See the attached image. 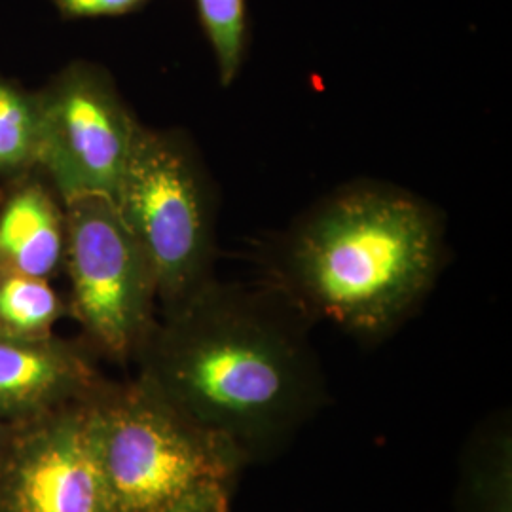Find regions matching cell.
<instances>
[{"instance_id":"1","label":"cell","mask_w":512,"mask_h":512,"mask_svg":"<svg viewBox=\"0 0 512 512\" xmlns=\"http://www.w3.org/2000/svg\"><path fill=\"white\" fill-rule=\"evenodd\" d=\"M311 325L266 281L215 277L158 317L137 374L247 467L279 454L327 401Z\"/></svg>"},{"instance_id":"2","label":"cell","mask_w":512,"mask_h":512,"mask_svg":"<svg viewBox=\"0 0 512 512\" xmlns=\"http://www.w3.org/2000/svg\"><path fill=\"white\" fill-rule=\"evenodd\" d=\"M266 283L311 323L372 344L403 327L446 260V220L397 184L359 179L332 190L272 239Z\"/></svg>"},{"instance_id":"3","label":"cell","mask_w":512,"mask_h":512,"mask_svg":"<svg viewBox=\"0 0 512 512\" xmlns=\"http://www.w3.org/2000/svg\"><path fill=\"white\" fill-rule=\"evenodd\" d=\"M110 512H160L209 484H234L243 461L145 380H105L92 397Z\"/></svg>"},{"instance_id":"4","label":"cell","mask_w":512,"mask_h":512,"mask_svg":"<svg viewBox=\"0 0 512 512\" xmlns=\"http://www.w3.org/2000/svg\"><path fill=\"white\" fill-rule=\"evenodd\" d=\"M114 203L154 268L160 315L215 279L219 190L186 131L141 126Z\"/></svg>"},{"instance_id":"5","label":"cell","mask_w":512,"mask_h":512,"mask_svg":"<svg viewBox=\"0 0 512 512\" xmlns=\"http://www.w3.org/2000/svg\"><path fill=\"white\" fill-rule=\"evenodd\" d=\"M69 311L99 359L135 363L158 323L154 268L114 200L84 196L65 203Z\"/></svg>"},{"instance_id":"6","label":"cell","mask_w":512,"mask_h":512,"mask_svg":"<svg viewBox=\"0 0 512 512\" xmlns=\"http://www.w3.org/2000/svg\"><path fill=\"white\" fill-rule=\"evenodd\" d=\"M37 97L38 173L63 203L84 196L114 200L143 124L112 74L76 59L57 71Z\"/></svg>"},{"instance_id":"7","label":"cell","mask_w":512,"mask_h":512,"mask_svg":"<svg viewBox=\"0 0 512 512\" xmlns=\"http://www.w3.org/2000/svg\"><path fill=\"white\" fill-rule=\"evenodd\" d=\"M92 397L14 427L0 456V512H110Z\"/></svg>"},{"instance_id":"8","label":"cell","mask_w":512,"mask_h":512,"mask_svg":"<svg viewBox=\"0 0 512 512\" xmlns=\"http://www.w3.org/2000/svg\"><path fill=\"white\" fill-rule=\"evenodd\" d=\"M80 340L0 329V421L21 425L88 401L107 380Z\"/></svg>"},{"instance_id":"9","label":"cell","mask_w":512,"mask_h":512,"mask_svg":"<svg viewBox=\"0 0 512 512\" xmlns=\"http://www.w3.org/2000/svg\"><path fill=\"white\" fill-rule=\"evenodd\" d=\"M67 209L33 171L0 190V274L52 279L65 270Z\"/></svg>"},{"instance_id":"10","label":"cell","mask_w":512,"mask_h":512,"mask_svg":"<svg viewBox=\"0 0 512 512\" xmlns=\"http://www.w3.org/2000/svg\"><path fill=\"white\" fill-rule=\"evenodd\" d=\"M458 512H512V433L505 416L484 421L461 459Z\"/></svg>"},{"instance_id":"11","label":"cell","mask_w":512,"mask_h":512,"mask_svg":"<svg viewBox=\"0 0 512 512\" xmlns=\"http://www.w3.org/2000/svg\"><path fill=\"white\" fill-rule=\"evenodd\" d=\"M40 109L37 92L0 76V177L12 181L37 171Z\"/></svg>"},{"instance_id":"12","label":"cell","mask_w":512,"mask_h":512,"mask_svg":"<svg viewBox=\"0 0 512 512\" xmlns=\"http://www.w3.org/2000/svg\"><path fill=\"white\" fill-rule=\"evenodd\" d=\"M65 317H71L69 300L55 291L50 279L0 274V329L48 336Z\"/></svg>"},{"instance_id":"13","label":"cell","mask_w":512,"mask_h":512,"mask_svg":"<svg viewBox=\"0 0 512 512\" xmlns=\"http://www.w3.org/2000/svg\"><path fill=\"white\" fill-rule=\"evenodd\" d=\"M203 37L217 65L220 86L230 88L251 48V16L247 0H194Z\"/></svg>"},{"instance_id":"14","label":"cell","mask_w":512,"mask_h":512,"mask_svg":"<svg viewBox=\"0 0 512 512\" xmlns=\"http://www.w3.org/2000/svg\"><path fill=\"white\" fill-rule=\"evenodd\" d=\"M59 16L73 19L122 18L143 10L150 0H52Z\"/></svg>"},{"instance_id":"15","label":"cell","mask_w":512,"mask_h":512,"mask_svg":"<svg viewBox=\"0 0 512 512\" xmlns=\"http://www.w3.org/2000/svg\"><path fill=\"white\" fill-rule=\"evenodd\" d=\"M160 512H232V486L209 484Z\"/></svg>"},{"instance_id":"16","label":"cell","mask_w":512,"mask_h":512,"mask_svg":"<svg viewBox=\"0 0 512 512\" xmlns=\"http://www.w3.org/2000/svg\"><path fill=\"white\" fill-rule=\"evenodd\" d=\"M14 427H16V425H8V423L0 421V456H2V452L6 450V446H8L10 439H12Z\"/></svg>"}]
</instances>
